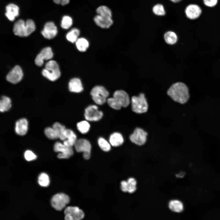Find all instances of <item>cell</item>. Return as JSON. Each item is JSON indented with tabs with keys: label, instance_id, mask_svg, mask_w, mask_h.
Segmentation results:
<instances>
[{
	"label": "cell",
	"instance_id": "8d00e7d4",
	"mask_svg": "<svg viewBox=\"0 0 220 220\" xmlns=\"http://www.w3.org/2000/svg\"><path fill=\"white\" fill-rule=\"evenodd\" d=\"M52 127L59 133V137L62 134L66 129L64 126L58 122L54 123Z\"/></svg>",
	"mask_w": 220,
	"mask_h": 220
},
{
	"label": "cell",
	"instance_id": "83f0119b",
	"mask_svg": "<svg viewBox=\"0 0 220 220\" xmlns=\"http://www.w3.org/2000/svg\"><path fill=\"white\" fill-rule=\"evenodd\" d=\"M75 44L78 50L82 52L85 51L89 46L88 41L84 38H79L75 42Z\"/></svg>",
	"mask_w": 220,
	"mask_h": 220
},
{
	"label": "cell",
	"instance_id": "f546056e",
	"mask_svg": "<svg viewBox=\"0 0 220 220\" xmlns=\"http://www.w3.org/2000/svg\"><path fill=\"white\" fill-rule=\"evenodd\" d=\"M44 133L46 136L51 139H55L59 138V134L53 127H47L44 130Z\"/></svg>",
	"mask_w": 220,
	"mask_h": 220
},
{
	"label": "cell",
	"instance_id": "7a4b0ae2",
	"mask_svg": "<svg viewBox=\"0 0 220 220\" xmlns=\"http://www.w3.org/2000/svg\"><path fill=\"white\" fill-rule=\"evenodd\" d=\"M35 29V26L34 21L28 19L26 22L20 19L14 24L13 27L14 34L17 36L27 37L33 32Z\"/></svg>",
	"mask_w": 220,
	"mask_h": 220
},
{
	"label": "cell",
	"instance_id": "3957f363",
	"mask_svg": "<svg viewBox=\"0 0 220 220\" xmlns=\"http://www.w3.org/2000/svg\"><path fill=\"white\" fill-rule=\"evenodd\" d=\"M42 75L51 81H54L60 76L61 72L57 63L54 60L47 62L42 71Z\"/></svg>",
	"mask_w": 220,
	"mask_h": 220
},
{
	"label": "cell",
	"instance_id": "9a60e30c",
	"mask_svg": "<svg viewBox=\"0 0 220 220\" xmlns=\"http://www.w3.org/2000/svg\"><path fill=\"white\" fill-rule=\"evenodd\" d=\"M23 72L21 68L18 66L14 67L8 73L6 77L7 80L13 84L17 83L22 79Z\"/></svg>",
	"mask_w": 220,
	"mask_h": 220
},
{
	"label": "cell",
	"instance_id": "7c38bea8",
	"mask_svg": "<svg viewBox=\"0 0 220 220\" xmlns=\"http://www.w3.org/2000/svg\"><path fill=\"white\" fill-rule=\"evenodd\" d=\"M185 12L188 19L190 20H195L200 16L202 13V10L199 5L192 3L187 6Z\"/></svg>",
	"mask_w": 220,
	"mask_h": 220
},
{
	"label": "cell",
	"instance_id": "d4e9b609",
	"mask_svg": "<svg viewBox=\"0 0 220 220\" xmlns=\"http://www.w3.org/2000/svg\"><path fill=\"white\" fill-rule=\"evenodd\" d=\"M80 34L79 30L77 28H73L69 31L66 35L67 40L73 43L75 42Z\"/></svg>",
	"mask_w": 220,
	"mask_h": 220
},
{
	"label": "cell",
	"instance_id": "2e32d148",
	"mask_svg": "<svg viewBox=\"0 0 220 220\" xmlns=\"http://www.w3.org/2000/svg\"><path fill=\"white\" fill-rule=\"evenodd\" d=\"M57 33V27L52 22L46 23L41 31V33L43 37L48 39L53 38L56 36Z\"/></svg>",
	"mask_w": 220,
	"mask_h": 220
},
{
	"label": "cell",
	"instance_id": "60d3db41",
	"mask_svg": "<svg viewBox=\"0 0 220 220\" xmlns=\"http://www.w3.org/2000/svg\"><path fill=\"white\" fill-rule=\"evenodd\" d=\"M54 2L57 4H60L64 6L68 4L70 0H53Z\"/></svg>",
	"mask_w": 220,
	"mask_h": 220
},
{
	"label": "cell",
	"instance_id": "7402d4cb",
	"mask_svg": "<svg viewBox=\"0 0 220 220\" xmlns=\"http://www.w3.org/2000/svg\"><path fill=\"white\" fill-rule=\"evenodd\" d=\"M109 142L112 146L118 147L123 143L124 139L120 133L116 132L110 135L109 138Z\"/></svg>",
	"mask_w": 220,
	"mask_h": 220
},
{
	"label": "cell",
	"instance_id": "277c9868",
	"mask_svg": "<svg viewBox=\"0 0 220 220\" xmlns=\"http://www.w3.org/2000/svg\"><path fill=\"white\" fill-rule=\"evenodd\" d=\"M131 103L132 110L135 113H144L148 110V104L145 95L143 93H140L138 96L132 97Z\"/></svg>",
	"mask_w": 220,
	"mask_h": 220
},
{
	"label": "cell",
	"instance_id": "5b68a950",
	"mask_svg": "<svg viewBox=\"0 0 220 220\" xmlns=\"http://www.w3.org/2000/svg\"><path fill=\"white\" fill-rule=\"evenodd\" d=\"M92 98L97 104L101 105L107 101L109 93L103 86H97L94 87L90 93Z\"/></svg>",
	"mask_w": 220,
	"mask_h": 220
},
{
	"label": "cell",
	"instance_id": "d590c367",
	"mask_svg": "<svg viewBox=\"0 0 220 220\" xmlns=\"http://www.w3.org/2000/svg\"><path fill=\"white\" fill-rule=\"evenodd\" d=\"M107 101L108 105L114 109L119 110L122 107L119 103L113 97L107 99Z\"/></svg>",
	"mask_w": 220,
	"mask_h": 220
},
{
	"label": "cell",
	"instance_id": "e0dca14e",
	"mask_svg": "<svg viewBox=\"0 0 220 220\" xmlns=\"http://www.w3.org/2000/svg\"><path fill=\"white\" fill-rule=\"evenodd\" d=\"M122 107H126L129 104L130 101L129 96L125 91L119 90L115 91L113 96Z\"/></svg>",
	"mask_w": 220,
	"mask_h": 220
},
{
	"label": "cell",
	"instance_id": "836d02e7",
	"mask_svg": "<svg viewBox=\"0 0 220 220\" xmlns=\"http://www.w3.org/2000/svg\"><path fill=\"white\" fill-rule=\"evenodd\" d=\"M38 183L41 186L46 187L50 183L49 178L48 176L46 173L41 174L38 178Z\"/></svg>",
	"mask_w": 220,
	"mask_h": 220
},
{
	"label": "cell",
	"instance_id": "603a6c76",
	"mask_svg": "<svg viewBox=\"0 0 220 220\" xmlns=\"http://www.w3.org/2000/svg\"><path fill=\"white\" fill-rule=\"evenodd\" d=\"M169 209L172 211L176 213H180L184 209L183 203L178 200H170L168 204Z\"/></svg>",
	"mask_w": 220,
	"mask_h": 220
},
{
	"label": "cell",
	"instance_id": "ffe728a7",
	"mask_svg": "<svg viewBox=\"0 0 220 220\" xmlns=\"http://www.w3.org/2000/svg\"><path fill=\"white\" fill-rule=\"evenodd\" d=\"M6 9L5 15L11 21H13L15 17L19 15V8L15 4L13 3L9 4L6 7Z\"/></svg>",
	"mask_w": 220,
	"mask_h": 220
},
{
	"label": "cell",
	"instance_id": "9c48e42d",
	"mask_svg": "<svg viewBox=\"0 0 220 220\" xmlns=\"http://www.w3.org/2000/svg\"><path fill=\"white\" fill-rule=\"evenodd\" d=\"M64 219L66 220H79L83 218V211L76 207L69 206L64 211Z\"/></svg>",
	"mask_w": 220,
	"mask_h": 220
},
{
	"label": "cell",
	"instance_id": "ab89813d",
	"mask_svg": "<svg viewBox=\"0 0 220 220\" xmlns=\"http://www.w3.org/2000/svg\"><path fill=\"white\" fill-rule=\"evenodd\" d=\"M121 189L124 192H128V185L127 181H123L121 182Z\"/></svg>",
	"mask_w": 220,
	"mask_h": 220
},
{
	"label": "cell",
	"instance_id": "74e56055",
	"mask_svg": "<svg viewBox=\"0 0 220 220\" xmlns=\"http://www.w3.org/2000/svg\"><path fill=\"white\" fill-rule=\"evenodd\" d=\"M25 159L28 161L32 160L36 158V156L31 151L29 150L26 151L24 154Z\"/></svg>",
	"mask_w": 220,
	"mask_h": 220
},
{
	"label": "cell",
	"instance_id": "d6986e66",
	"mask_svg": "<svg viewBox=\"0 0 220 220\" xmlns=\"http://www.w3.org/2000/svg\"><path fill=\"white\" fill-rule=\"evenodd\" d=\"M28 129V122L25 118H21L16 123L15 131L17 134L21 136L25 135Z\"/></svg>",
	"mask_w": 220,
	"mask_h": 220
},
{
	"label": "cell",
	"instance_id": "e575fe53",
	"mask_svg": "<svg viewBox=\"0 0 220 220\" xmlns=\"http://www.w3.org/2000/svg\"><path fill=\"white\" fill-rule=\"evenodd\" d=\"M152 11L155 15L158 16H164L166 13L163 6L160 4H157L153 6Z\"/></svg>",
	"mask_w": 220,
	"mask_h": 220
},
{
	"label": "cell",
	"instance_id": "7bdbcfd3",
	"mask_svg": "<svg viewBox=\"0 0 220 220\" xmlns=\"http://www.w3.org/2000/svg\"><path fill=\"white\" fill-rule=\"evenodd\" d=\"M181 174V173H180V174H177V176H178V177H181L182 176H183V174H182V173H181V174Z\"/></svg>",
	"mask_w": 220,
	"mask_h": 220
},
{
	"label": "cell",
	"instance_id": "44dd1931",
	"mask_svg": "<svg viewBox=\"0 0 220 220\" xmlns=\"http://www.w3.org/2000/svg\"><path fill=\"white\" fill-rule=\"evenodd\" d=\"M68 88L70 91L74 93H80L83 90L81 81L78 78H74L70 80Z\"/></svg>",
	"mask_w": 220,
	"mask_h": 220
},
{
	"label": "cell",
	"instance_id": "f1b7e54d",
	"mask_svg": "<svg viewBox=\"0 0 220 220\" xmlns=\"http://www.w3.org/2000/svg\"><path fill=\"white\" fill-rule=\"evenodd\" d=\"M76 126L79 131L83 134L88 133L90 128V125L87 120L82 121L78 123Z\"/></svg>",
	"mask_w": 220,
	"mask_h": 220
},
{
	"label": "cell",
	"instance_id": "f35d334b",
	"mask_svg": "<svg viewBox=\"0 0 220 220\" xmlns=\"http://www.w3.org/2000/svg\"><path fill=\"white\" fill-rule=\"evenodd\" d=\"M218 0H203V3L206 6L213 7L218 4Z\"/></svg>",
	"mask_w": 220,
	"mask_h": 220
},
{
	"label": "cell",
	"instance_id": "4dcf8cb0",
	"mask_svg": "<svg viewBox=\"0 0 220 220\" xmlns=\"http://www.w3.org/2000/svg\"><path fill=\"white\" fill-rule=\"evenodd\" d=\"M73 23V20L71 17L69 16L65 15L62 18L61 26L63 29H67L72 26Z\"/></svg>",
	"mask_w": 220,
	"mask_h": 220
},
{
	"label": "cell",
	"instance_id": "52a82bcc",
	"mask_svg": "<svg viewBox=\"0 0 220 220\" xmlns=\"http://www.w3.org/2000/svg\"><path fill=\"white\" fill-rule=\"evenodd\" d=\"M69 196L63 193H59L54 195L52 197L51 204L56 210L61 211L64 209L69 202Z\"/></svg>",
	"mask_w": 220,
	"mask_h": 220
},
{
	"label": "cell",
	"instance_id": "8992f818",
	"mask_svg": "<svg viewBox=\"0 0 220 220\" xmlns=\"http://www.w3.org/2000/svg\"><path fill=\"white\" fill-rule=\"evenodd\" d=\"M74 146L77 152L83 153V156L85 159L88 160L90 158L91 146L87 140L84 138L77 140Z\"/></svg>",
	"mask_w": 220,
	"mask_h": 220
},
{
	"label": "cell",
	"instance_id": "d6a6232c",
	"mask_svg": "<svg viewBox=\"0 0 220 220\" xmlns=\"http://www.w3.org/2000/svg\"><path fill=\"white\" fill-rule=\"evenodd\" d=\"M127 181L128 183V192L130 193H134L137 189V182L134 178H129Z\"/></svg>",
	"mask_w": 220,
	"mask_h": 220
},
{
	"label": "cell",
	"instance_id": "8fae6325",
	"mask_svg": "<svg viewBox=\"0 0 220 220\" xmlns=\"http://www.w3.org/2000/svg\"><path fill=\"white\" fill-rule=\"evenodd\" d=\"M147 133L142 129L137 128L130 137L131 141L139 146L144 145L147 140Z\"/></svg>",
	"mask_w": 220,
	"mask_h": 220
},
{
	"label": "cell",
	"instance_id": "ba28073f",
	"mask_svg": "<svg viewBox=\"0 0 220 220\" xmlns=\"http://www.w3.org/2000/svg\"><path fill=\"white\" fill-rule=\"evenodd\" d=\"M103 115V112L99 110L98 107L96 105H90L85 110L84 117L88 121H98L102 118Z\"/></svg>",
	"mask_w": 220,
	"mask_h": 220
},
{
	"label": "cell",
	"instance_id": "6da1fadb",
	"mask_svg": "<svg viewBox=\"0 0 220 220\" xmlns=\"http://www.w3.org/2000/svg\"><path fill=\"white\" fill-rule=\"evenodd\" d=\"M167 94L174 101L181 104L186 102L189 97L188 87L181 82L171 85L168 89Z\"/></svg>",
	"mask_w": 220,
	"mask_h": 220
},
{
	"label": "cell",
	"instance_id": "ac0fdd59",
	"mask_svg": "<svg viewBox=\"0 0 220 220\" xmlns=\"http://www.w3.org/2000/svg\"><path fill=\"white\" fill-rule=\"evenodd\" d=\"M94 20L98 26L104 29L109 28L113 23L112 18L105 17L98 14L94 17Z\"/></svg>",
	"mask_w": 220,
	"mask_h": 220
},
{
	"label": "cell",
	"instance_id": "5bb4252c",
	"mask_svg": "<svg viewBox=\"0 0 220 220\" xmlns=\"http://www.w3.org/2000/svg\"><path fill=\"white\" fill-rule=\"evenodd\" d=\"M63 141V143L65 145L72 147L74 145L77 139V136L74 132L69 129H66L63 134L59 138Z\"/></svg>",
	"mask_w": 220,
	"mask_h": 220
},
{
	"label": "cell",
	"instance_id": "30bf717a",
	"mask_svg": "<svg viewBox=\"0 0 220 220\" xmlns=\"http://www.w3.org/2000/svg\"><path fill=\"white\" fill-rule=\"evenodd\" d=\"M54 150L56 152H60L57 156L60 159L69 158L73 155L74 153L72 147L67 146L59 142L55 144Z\"/></svg>",
	"mask_w": 220,
	"mask_h": 220
},
{
	"label": "cell",
	"instance_id": "484cf974",
	"mask_svg": "<svg viewBox=\"0 0 220 220\" xmlns=\"http://www.w3.org/2000/svg\"><path fill=\"white\" fill-rule=\"evenodd\" d=\"M11 107V100L10 98L6 96H2L0 101V111L4 112L7 111Z\"/></svg>",
	"mask_w": 220,
	"mask_h": 220
},
{
	"label": "cell",
	"instance_id": "4fadbf2b",
	"mask_svg": "<svg viewBox=\"0 0 220 220\" xmlns=\"http://www.w3.org/2000/svg\"><path fill=\"white\" fill-rule=\"evenodd\" d=\"M53 57V53L51 48L48 47L43 48L37 56L35 60L36 64L38 66H41L45 60L51 59Z\"/></svg>",
	"mask_w": 220,
	"mask_h": 220
},
{
	"label": "cell",
	"instance_id": "cb8c5ba5",
	"mask_svg": "<svg viewBox=\"0 0 220 220\" xmlns=\"http://www.w3.org/2000/svg\"><path fill=\"white\" fill-rule=\"evenodd\" d=\"M164 38L166 43L170 45L175 44L178 40V37L176 34L171 31L166 32L164 34Z\"/></svg>",
	"mask_w": 220,
	"mask_h": 220
},
{
	"label": "cell",
	"instance_id": "b9f144b4",
	"mask_svg": "<svg viewBox=\"0 0 220 220\" xmlns=\"http://www.w3.org/2000/svg\"><path fill=\"white\" fill-rule=\"evenodd\" d=\"M171 1H172L173 2H174V3H177V2H178L182 0H170Z\"/></svg>",
	"mask_w": 220,
	"mask_h": 220
},
{
	"label": "cell",
	"instance_id": "4316f807",
	"mask_svg": "<svg viewBox=\"0 0 220 220\" xmlns=\"http://www.w3.org/2000/svg\"><path fill=\"white\" fill-rule=\"evenodd\" d=\"M97 14L108 17L112 18V12L111 9L105 5L98 7L96 9Z\"/></svg>",
	"mask_w": 220,
	"mask_h": 220
},
{
	"label": "cell",
	"instance_id": "1f68e13d",
	"mask_svg": "<svg viewBox=\"0 0 220 220\" xmlns=\"http://www.w3.org/2000/svg\"><path fill=\"white\" fill-rule=\"evenodd\" d=\"M98 145L100 148L105 152H108L111 148V145L103 138L100 137L98 140Z\"/></svg>",
	"mask_w": 220,
	"mask_h": 220
}]
</instances>
